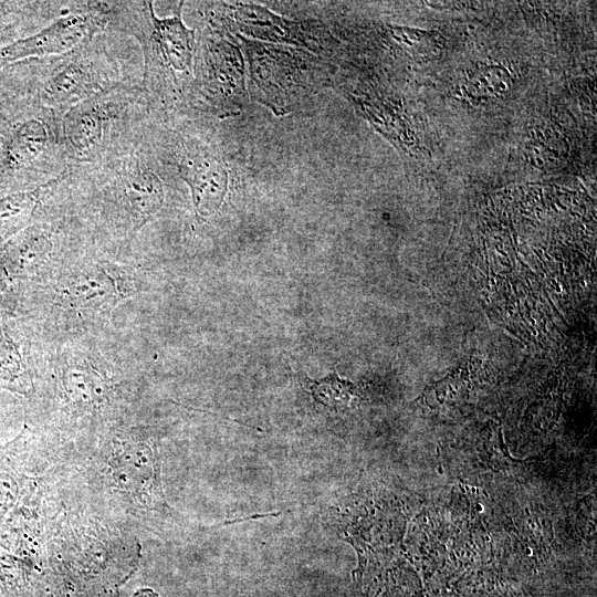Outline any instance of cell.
<instances>
[{"label": "cell", "mask_w": 597, "mask_h": 597, "mask_svg": "<svg viewBox=\"0 0 597 597\" xmlns=\"http://www.w3.org/2000/svg\"><path fill=\"white\" fill-rule=\"evenodd\" d=\"M108 12L109 1H72L65 13L39 31L0 48V69L72 51L107 29Z\"/></svg>", "instance_id": "obj_6"}, {"label": "cell", "mask_w": 597, "mask_h": 597, "mask_svg": "<svg viewBox=\"0 0 597 597\" xmlns=\"http://www.w3.org/2000/svg\"><path fill=\"white\" fill-rule=\"evenodd\" d=\"M167 166L147 142L97 165L71 167L62 184L84 196L104 221L128 240L160 212L166 200Z\"/></svg>", "instance_id": "obj_3"}, {"label": "cell", "mask_w": 597, "mask_h": 597, "mask_svg": "<svg viewBox=\"0 0 597 597\" xmlns=\"http://www.w3.org/2000/svg\"><path fill=\"white\" fill-rule=\"evenodd\" d=\"M85 270L69 279L64 300L78 308L109 307L117 300L113 280L98 265Z\"/></svg>", "instance_id": "obj_7"}, {"label": "cell", "mask_w": 597, "mask_h": 597, "mask_svg": "<svg viewBox=\"0 0 597 597\" xmlns=\"http://www.w3.org/2000/svg\"><path fill=\"white\" fill-rule=\"evenodd\" d=\"M25 100L24 114L0 136V177H20L38 188L65 176L62 116Z\"/></svg>", "instance_id": "obj_5"}, {"label": "cell", "mask_w": 597, "mask_h": 597, "mask_svg": "<svg viewBox=\"0 0 597 597\" xmlns=\"http://www.w3.org/2000/svg\"><path fill=\"white\" fill-rule=\"evenodd\" d=\"M154 1H109L107 29L135 40L143 60L142 86L155 109L182 107L195 76V30L182 21L184 2L159 17Z\"/></svg>", "instance_id": "obj_2"}, {"label": "cell", "mask_w": 597, "mask_h": 597, "mask_svg": "<svg viewBox=\"0 0 597 597\" xmlns=\"http://www.w3.org/2000/svg\"><path fill=\"white\" fill-rule=\"evenodd\" d=\"M154 108L142 84L118 85L70 108L62 116V136L71 167L102 164L137 148Z\"/></svg>", "instance_id": "obj_4"}, {"label": "cell", "mask_w": 597, "mask_h": 597, "mask_svg": "<svg viewBox=\"0 0 597 597\" xmlns=\"http://www.w3.org/2000/svg\"><path fill=\"white\" fill-rule=\"evenodd\" d=\"M132 40L106 29L64 54L24 61L23 98L63 116L98 93L142 84V53Z\"/></svg>", "instance_id": "obj_1"}]
</instances>
